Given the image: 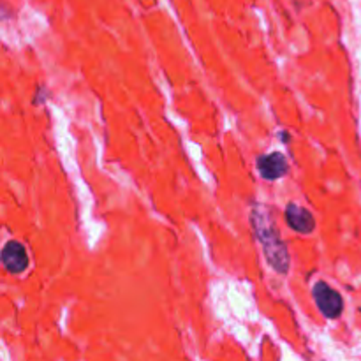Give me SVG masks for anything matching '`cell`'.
<instances>
[{
    "instance_id": "5",
    "label": "cell",
    "mask_w": 361,
    "mask_h": 361,
    "mask_svg": "<svg viewBox=\"0 0 361 361\" xmlns=\"http://www.w3.org/2000/svg\"><path fill=\"white\" fill-rule=\"evenodd\" d=\"M286 221H288L289 228L302 235H310L316 229V221L314 215L309 210L302 208L296 203H289L286 208Z\"/></svg>"
},
{
    "instance_id": "2",
    "label": "cell",
    "mask_w": 361,
    "mask_h": 361,
    "mask_svg": "<svg viewBox=\"0 0 361 361\" xmlns=\"http://www.w3.org/2000/svg\"><path fill=\"white\" fill-rule=\"evenodd\" d=\"M312 296L317 309L321 310L324 317H328V319L341 317L342 310H344V302H342V296L331 286H328L326 282H317L312 288Z\"/></svg>"
},
{
    "instance_id": "1",
    "label": "cell",
    "mask_w": 361,
    "mask_h": 361,
    "mask_svg": "<svg viewBox=\"0 0 361 361\" xmlns=\"http://www.w3.org/2000/svg\"><path fill=\"white\" fill-rule=\"evenodd\" d=\"M250 219H252L254 233H256L257 240L263 245L264 256H267L270 267L277 274L286 275L289 271V252L286 249V243L279 236L270 212L263 204H254Z\"/></svg>"
},
{
    "instance_id": "4",
    "label": "cell",
    "mask_w": 361,
    "mask_h": 361,
    "mask_svg": "<svg viewBox=\"0 0 361 361\" xmlns=\"http://www.w3.org/2000/svg\"><path fill=\"white\" fill-rule=\"evenodd\" d=\"M2 264L9 274H23L28 267V256L25 247L20 242H7L2 249Z\"/></svg>"
},
{
    "instance_id": "3",
    "label": "cell",
    "mask_w": 361,
    "mask_h": 361,
    "mask_svg": "<svg viewBox=\"0 0 361 361\" xmlns=\"http://www.w3.org/2000/svg\"><path fill=\"white\" fill-rule=\"evenodd\" d=\"M257 171L268 182H275V180L282 178L288 175L289 164L288 159L281 154V152H274V154L261 155L257 159Z\"/></svg>"
}]
</instances>
